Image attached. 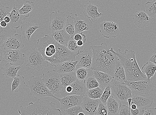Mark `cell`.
I'll return each mask as SVG.
<instances>
[{"mask_svg":"<svg viewBox=\"0 0 156 115\" xmlns=\"http://www.w3.org/2000/svg\"><path fill=\"white\" fill-rule=\"evenodd\" d=\"M145 112V109L137 108L135 110L130 109V115H143Z\"/></svg>","mask_w":156,"mask_h":115,"instance_id":"obj_47","label":"cell"},{"mask_svg":"<svg viewBox=\"0 0 156 115\" xmlns=\"http://www.w3.org/2000/svg\"><path fill=\"white\" fill-rule=\"evenodd\" d=\"M84 10L83 13L91 20L93 23H95L103 15V14L99 13V6L93 4L90 1L84 6Z\"/></svg>","mask_w":156,"mask_h":115,"instance_id":"obj_18","label":"cell"},{"mask_svg":"<svg viewBox=\"0 0 156 115\" xmlns=\"http://www.w3.org/2000/svg\"><path fill=\"white\" fill-rule=\"evenodd\" d=\"M42 77L47 87L52 94H59L62 89L59 74L55 70H52L43 74Z\"/></svg>","mask_w":156,"mask_h":115,"instance_id":"obj_9","label":"cell"},{"mask_svg":"<svg viewBox=\"0 0 156 115\" xmlns=\"http://www.w3.org/2000/svg\"><path fill=\"white\" fill-rule=\"evenodd\" d=\"M121 104L111 96L107 103L108 115H119Z\"/></svg>","mask_w":156,"mask_h":115,"instance_id":"obj_27","label":"cell"},{"mask_svg":"<svg viewBox=\"0 0 156 115\" xmlns=\"http://www.w3.org/2000/svg\"><path fill=\"white\" fill-rule=\"evenodd\" d=\"M9 9L8 7H5L3 5L0 6V21H3L5 17L9 16Z\"/></svg>","mask_w":156,"mask_h":115,"instance_id":"obj_45","label":"cell"},{"mask_svg":"<svg viewBox=\"0 0 156 115\" xmlns=\"http://www.w3.org/2000/svg\"><path fill=\"white\" fill-rule=\"evenodd\" d=\"M4 42V40H3L1 38H0V61H1L3 59L2 54L4 50H3V48L4 49L3 47V44Z\"/></svg>","mask_w":156,"mask_h":115,"instance_id":"obj_49","label":"cell"},{"mask_svg":"<svg viewBox=\"0 0 156 115\" xmlns=\"http://www.w3.org/2000/svg\"><path fill=\"white\" fill-rule=\"evenodd\" d=\"M108 113L107 104L101 102L96 114L99 115H108Z\"/></svg>","mask_w":156,"mask_h":115,"instance_id":"obj_44","label":"cell"},{"mask_svg":"<svg viewBox=\"0 0 156 115\" xmlns=\"http://www.w3.org/2000/svg\"><path fill=\"white\" fill-rule=\"evenodd\" d=\"M26 87L30 90V95L38 98L51 97L58 100L60 98L54 96L47 87L42 76L32 75L27 82Z\"/></svg>","mask_w":156,"mask_h":115,"instance_id":"obj_5","label":"cell"},{"mask_svg":"<svg viewBox=\"0 0 156 115\" xmlns=\"http://www.w3.org/2000/svg\"><path fill=\"white\" fill-rule=\"evenodd\" d=\"M86 36L87 35L83 34V33H76L73 37L76 41L83 40L85 44L87 40Z\"/></svg>","mask_w":156,"mask_h":115,"instance_id":"obj_46","label":"cell"},{"mask_svg":"<svg viewBox=\"0 0 156 115\" xmlns=\"http://www.w3.org/2000/svg\"><path fill=\"white\" fill-rule=\"evenodd\" d=\"M144 6L146 8V12L151 18L156 17V0L148 2L145 3Z\"/></svg>","mask_w":156,"mask_h":115,"instance_id":"obj_36","label":"cell"},{"mask_svg":"<svg viewBox=\"0 0 156 115\" xmlns=\"http://www.w3.org/2000/svg\"><path fill=\"white\" fill-rule=\"evenodd\" d=\"M130 109L135 110L137 108V106L135 104H131L130 106Z\"/></svg>","mask_w":156,"mask_h":115,"instance_id":"obj_54","label":"cell"},{"mask_svg":"<svg viewBox=\"0 0 156 115\" xmlns=\"http://www.w3.org/2000/svg\"><path fill=\"white\" fill-rule=\"evenodd\" d=\"M93 52L92 49H84L80 52L77 57L76 71L80 68H92Z\"/></svg>","mask_w":156,"mask_h":115,"instance_id":"obj_14","label":"cell"},{"mask_svg":"<svg viewBox=\"0 0 156 115\" xmlns=\"http://www.w3.org/2000/svg\"><path fill=\"white\" fill-rule=\"evenodd\" d=\"M18 111L20 115H63L61 110L56 108L55 104L48 100L38 99L26 107L20 106Z\"/></svg>","mask_w":156,"mask_h":115,"instance_id":"obj_4","label":"cell"},{"mask_svg":"<svg viewBox=\"0 0 156 115\" xmlns=\"http://www.w3.org/2000/svg\"><path fill=\"white\" fill-rule=\"evenodd\" d=\"M16 31L9 24L5 28L0 26V38L4 41L7 38L11 37L16 33Z\"/></svg>","mask_w":156,"mask_h":115,"instance_id":"obj_34","label":"cell"},{"mask_svg":"<svg viewBox=\"0 0 156 115\" xmlns=\"http://www.w3.org/2000/svg\"><path fill=\"white\" fill-rule=\"evenodd\" d=\"M66 16V14L63 11L51 12L49 16L50 30L54 32L63 30L67 21Z\"/></svg>","mask_w":156,"mask_h":115,"instance_id":"obj_11","label":"cell"},{"mask_svg":"<svg viewBox=\"0 0 156 115\" xmlns=\"http://www.w3.org/2000/svg\"><path fill=\"white\" fill-rule=\"evenodd\" d=\"M110 51L119 58L125 69L127 81L135 82L147 79L146 75L143 74L138 64L135 51L126 49L123 53L119 49L115 52L112 47Z\"/></svg>","mask_w":156,"mask_h":115,"instance_id":"obj_3","label":"cell"},{"mask_svg":"<svg viewBox=\"0 0 156 115\" xmlns=\"http://www.w3.org/2000/svg\"><path fill=\"white\" fill-rule=\"evenodd\" d=\"M77 45L80 47H84V43L83 40H79L77 41Z\"/></svg>","mask_w":156,"mask_h":115,"instance_id":"obj_51","label":"cell"},{"mask_svg":"<svg viewBox=\"0 0 156 115\" xmlns=\"http://www.w3.org/2000/svg\"><path fill=\"white\" fill-rule=\"evenodd\" d=\"M104 90V89L99 87L92 89H88L85 95L92 99H100Z\"/></svg>","mask_w":156,"mask_h":115,"instance_id":"obj_38","label":"cell"},{"mask_svg":"<svg viewBox=\"0 0 156 115\" xmlns=\"http://www.w3.org/2000/svg\"><path fill=\"white\" fill-rule=\"evenodd\" d=\"M88 90L85 82L77 79L71 85L62 89L60 93L63 97L72 95L84 96Z\"/></svg>","mask_w":156,"mask_h":115,"instance_id":"obj_10","label":"cell"},{"mask_svg":"<svg viewBox=\"0 0 156 115\" xmlns=\"http://www.w3.org/2000/svg\"><path fill=\"white\" fill-rule=\"evenodd\" d=\"M8 24L6 23L4 20L1 21L0 23V26L3 27L5 28L8 26Z\"/></svg>","mask_w":156,"mask_h":115,"instance_id":"obj_52","label":"cell"},{"mask_svg":"<svg viewBox=\"0 0 156 115\" xmlns=\"http://www.w3.org/2000/svg\"><path fill=\"white\" fill-rule=\"evenodd\" d=\"M143 115H156V108H148L145 109Z\"/></svg>","mask_w":156,"mask_h":115,"instance_id":"obj_48","label":"cell"},{"mask_svg":"<svg viewBox=\"0 0 156 115\" xmlns=\"http://www.w3.org/2000/svg\"><path fill=\"white\" fill-rule=\"evenodd\" d=\"M34 7V2L30 1L25 2L23 5L19 10L20 13L25 17H30V13L32 11Z\"/></svg>","mask_w":156,"mask_h":115,"instance_id":"obj_35","label":"cell"},{"mask_svg":"<svg viewBox=\"0 0 156 115\" xmlns=\"http://www.w3.org/2000/svg\"><path fill=\"white\" fill-rule=\"evenodd\" d=\"M112 96L121 105L129 106L128 99L132 98L131 89L124 82L114 80L111 85Z\"/></svg>","mask_w":156,"mask_h":115,"instance_id":"obj_6","label":"cell"},{"mask_svg":"<svg viewBox=\"0 0 156 115\" xmlns=\"http://www.w3.org/2000/svg\"><path fill=\"white\" fill-rule=\"evenodd\" d=\"M98 28L103 37L107 38L117 37L120 33L118 24L110 21H105L99 23Z\"/></svg>","mask_w":156,"mask_h":115,"instance_id":"obj_12","label":"cell"},{"mask_svg":"<svg viewBox=\"0 0 156 115\" xmlns=\"http://www.w3.org/2000/svg\"><path fill=\"white\" fill-rule=\"evenodd\" d=\"M93 73L100 86L104 89L108 86L111 85L114 80V77L103 72L93 70Z\"/></svg>","mask_w":156,"mask_h":115,"instance_id":"obj_22","label":"cell"},{"mask_svg":"<svg viewBox=\"0 0 156 115\" xmlns=\"http://www.w3.org/2000/svg\"><path fill=\"white\" fill-rule=\"evenodd\" d=\"M64 111L67 115H78L81 112H85L81 106H75Z\"/></svg>","mask_w":156,"mask_h":115,"instance_id":"obj_42","label":"cell"},{"mask_svg":"<svg viewBox=\"0 0 156 115\" xmlns=\"http://www.w3.org/2000/svg\"><path fill=\"white\" fill-rule=\"evenodd\" d=\"M86 114H85V112H81L80 113H79L78 115H86Z\"/></svg>","mask_w":156,"mask_h":115,"instance_id":"obj_55","label":"cell"},{"mask_svg":"<svg viewBox=\"0 0 156 115\" xmlns=\"http://www.w3.org/2000/svg\"><path fill=\"white\" fill-rule=\"evenodd\" d=\"M40 27L37 24L27 22L21 26V31L23 37L30 41L31 35Z\"/></svg>","mask_w":156,"mask_h":115,"instance_id":"obj_25","label":"cell"},{"mask_svg":"<svg viewBox=\"0 0 156 115\" xmlns=\"http://www.w3.org/2000/svg\"><path fill=\"white\" fill-rule=\"evenodd\" d=\"M84 96L72 95L64 97L58 100L60 103V110H65L77 106H81Z\"/></svg>","mask_w":156,"mask_h":115,"instance_id":"obj_15","label":"cell"},{"mask_svg":"<svg viewBox=\"0 0 156 115\" xmlns=\"http://www.w3.org/2000/svg\"><path fill=\"white\" fill-rule=\"evenodd\" d=\"M27 64L26 66L30 67L34 70L41 71L44 68L49 66V62L42 56L38 49L32 48L27 53Z\"/></svg>","mask_w":156,"mask_h":115,"instance_id":"obj_7","label":"cell"},{"mask_svg":"<svg viewBox=\"0 0 156 115\" xmlns=\"http://www.w3.org/2000/svg\"><path fill=\"white\" fill-rule=\"evenodd\" d=\"M133 23L138 27L143 28L151 24V18L145 11H137L133 15Z\"/></svg>","mask_w":156,"mask_h":115,"instance_id":"obj_20","label":"cell"},{"mask_svg":"<svg viewBox=\"0 0 156 115\" xmlns=\"http://www.w3.org/2000/svg\"><path fill=\"white\" fill-rule=\"evenodd\" d=\"M74 25L76 33H83V32L88 30L93 27L92 21L85 15L78 16L75 14Z\"/></svg>","mask_w":156,"mask_h":115,"instance_id":"obj_16","label":"cell"},{"mask_svg":"<svg viewBox=\"0 0 156 115\" xmlns=\"http://www.w3.org/2000/svg\"><path fill=\"white\" fill-rule=\"evenodd\" d=\"M86 87L88 90L92 89L99 87L98 82L94 76L89 78L85 81Z\"/></svg>","mask_w":156,"mask_h":115,"instance_id":"obj_40","label":"cell"},{"mask_svg":"<svg viewBox=\"0 0 156 115\" xmlns=\"http://www.w3.org/2000/svg\"><path fill=\"white\" fill-rule=\"evenodd\" d=\"M78 79L81 82H85L87 79L94 76L92 68H80L76 71Z\"/></svg>","mask_w":156,"mask_h":115,"instance_id":"obj_31","label":"cell"},{"mask_svg":"<svg viewBox=\"0 0 156 115\" xmlns=\"http://www.w3.org/2000/svg\"><path fill=\"white\" fill-rule=\"evenodd\" d=\"M19 9L17 7L14 5L13 8L10 13L9 16L10 18L11 21L9 24L14 28H19L23 24V21L26 19V17L24 16L21 15L20 13Z\"/></svg>","mask_w":156,"mask_h":115,"instance_id":"obj_23","label":"cell"},{"mask_svg":"<svg viewBox=\"0 0 156 115\" xmlns=\"http://www.w3.org/2000/svg\"><path fill=\"white\" fill-rule=\"evenodd\" d=\"M25 84L24 77L20 75L14 78V80L12 84V92L17 93L21 86Z\"/></svg>","mask_w":156,"mask_h":115,"instance_id":"obj_37","label":"cell"},{"mask_svg":"<svg viewBox=\"0 0 156 115\" xmlns=\"http://www.w3.org/2000/svg\"><path fill=\"white\" fill-rule=\"evenodd\" d=\"M131 103L135 104L139 108L145 109L150 108L154 103L151 96H147L144 95H132Z\"/></svg>","mask_w":156,"mask_h":115,"instance_id":"obj_21","label":"cell"},{"mask_svg":"<svg viewBox=\"0 0 156 115\" xmlns=\"http://www.w3.org/2000/svg\"><path fill=\"white\" fill-rule=\"evenodd\" d=\"M89 48L93 52L92 69L114 77L116 64L119 60L118 57L110 51L106 42L102 43L100 46L91 45Z\"/></svg>","mask_w":156,"mask_h":115,"instance_id":"obj_2","label":"cell"},{"mask_svg":"<svg viewBox=\"0 0 156 115\" xmlns=\"http://www.w3.org/2000/svg\"><path fill=\"white\" fill-rule=\"evenodd\" d=\"M37 45L43 57L52 66L56 67L66 61H75L77 55L66 46L59 44L51 34H46L44 37L39 39Z\"/></svg>","mask_w":156,"mask_h":115,"instance_id":"obj_1","label":"cell"},{"mask_svg":"<svg viewBox=\"0 0 156 115\" xmlns=\"http://www.w3.org/2000/svg\"><path fill=\"white\" fill-rule=\"evenodd\" d=\"M132 100V98H129L128 99L129 106L125 105H121L119 109V115H130V106Z\"/></svg>","mask_w":156,"mask_h":115,"instance_id":"obj_41","label":"cell"},{"mask_svg":"<svg viewBox=\"0 0 156 115\" xmlns=\"http://www.w3.org/2000/svg\"><path fill=\"white\" fill-rule=\"evenodd\" d=\"M149 61L154 63L156 65V52L152 54L149 59Z\"/></svg>","mask_w":156,"mask_h":115,"instance_id":"obj_50","label":"cell"},{"mask_svg":"<svg viewBox=\"0 0 156 115\" xmlns=\"http://www.w3.org/2000/svg\"><path fill=\"white\" fill-rule=\"evenodd\" d=\"M66 46L70 51L77 55H78L80 50L84 47L78 46L77 44V41L74 40L73 37H71Z\"/></svg>","mask_w":156,"mask_h":115,"instance_id":"obj_39","label":"cell"},{"mask_svg":"<svg viewBox=\"0 0 156 115\" xmlns=\"http://www.w3.org/2000/svg\"><path fill=\"white\" fill-rule=\"evenodd\" d=\"M52 37L60 44L66 46L71 37L63 29L59 31L53 32Z\"/></svg>","mask_w":156,"mask_h":115,"instance_id":"obj_26","label":"cell"},{"mask_svg":"<svg viewBox=\"0 0 156 115\" xmlns=\"http://www.w3.org/2000/svg\"><path fill=\"white\" fill-rule=\"evenodd\" d=\"M125 83L131 89L132 95H137L148 94L154 91L155 87L151 79L135 82L126 81Z\"/></svg>","mask_w":156,"mask_h":115,"instance_id":"obj_8","label":"cell"},{"mask_svg":"<svg viewBox=\"0 0 156 115\" xmlns=\"http://www.w3.org/2000/svg\"><path fill=\"white\" fill-rule=\"evenodd\" d=\"M62 88L71 85L78 79L76 71L72 72L59 74Z\"/></svg>","mask_w":156,"mask_h":115,"instance_id":"obj_29","label":"cell"},{"mask_svg":"<svg viewBox=\"0 0 156 115\" xmlns=\"http://www.w3.org/2000/svg\"><path fill=\"white\" fill-rule=\"evenodd\" d=\"M75 19V17H72L70 16H68L64 28V29L71 36V37H73L76 34L74 25Z\"/></svg>","mask_w":156,"mask_h":115,"instance_id":"obj_33","label":"cell"},{"mask_svg":"<svg viewBox=\"0 0 156 115\" xmlns=\"http://www.w3.org/2000/svg\"><path fill=\"white\" fill-rule=\"evenodd\" d=\"M78 1H80V0H78Z\"/></svg>","mask_w":156,"mask_h":115,"instance_id":"obj_58","label":"cell"},{"mask_svg":"<svg viewBox=\"0 0 156 115\" xmlns=\"http://www.w3.org/2000/svg\"><path fill=\"white\" fill-rule=\"evenodd\" d=\"M3 61L16 66H20L24 62L25 55L20 50H7L3 52Z\"/></svg>","mask_w":156,"mask_h":115,"instance_id":"obj_13","label":"cell"},{"mask_svg":"<svg viewBox=\"0 0 156 115\" xmlns=\"http://www.w3.org/2000/svg\"><path fill=\"white\" fill-rule=\"evenodd\" d=\"M3 20H4L6 23L9 24L10 23L11 19L9 16H7L5 17Z\"/></svg>","mask_w":156,"mask_h":115,"instance_id":"obj_53","label":"cell"},{"mask_svg":"<svg viewBox=\"0 0 156 115\" xmlns=\"http://www.w3.org/2000/svg\"><path fill=\"white\" fill-rule=\"evenodd\" d=\"M78 61H66L59 64L55 67V70L59 74H64L76 71Z\"/></svg>","mask_w":156,"mask_h":115,"instance_id":"obj_24","label":"cell"},{"mask_svg":"<svg viewBox=\"0 0 156 115\" xmlns=\"http://www.w3.org/2000/svg\"><path fill=\"white\" fill-rule=\"evenodd\" d=\"M21 68V66H13L8 63L5 67L1 68L3 71L2 75L7 78H14L17 76L18 71Z\"/></svg>","mask_w":156,"mask_h":115,"instance_id":"obj_28","label":"cell"},{"mask_svg":"<svg viewBox=\"0 0 156 115\" xmlns=\"http://www.w3.org/2000/svg\"><path fill=\"white\" fill-rule=\"evenodd\" d=\"M101 102L100 99H92L85 95L81 106L86 114L95 115Z\"/></svg>","mask_w":156,"mask_h":115,"instance_id":"obj_17","label":"cell"},{"mask_svg":"<svg viewBox=\"0 0 156 115\" xmlns=\"http://www.w3.org/2000/svg\"><path fill=\"white\" fill-rule=\"evenodd\" d=\"M95 115H98V114H95Z\"/></svg>","mask_w":156,"mask_h":115,"instance_id":"obj_56","label":"cell"},{"mask_svg":"<svg viewBox=\"0 0 156 115\" xmlns=\"http://www.w3.org/2000/svg\"><path fill=\"white\" fill-rule=\"evenodd\" d=\"M141 71L147 77V79L150 80L154 76L156 71V65L154 63L149 61L144 64Z\"/></svg>","mask_w":156,"mask_h":115,"instance_id":"obj_32","label":"cell"},{"mask_svg":"<svg viewBox=\"0 0 156 115\" xmlns=\"http://www.w3.org/2000/svg\"><path fill=\"white\" fill-rule=\"evenodd\" d=\"M114 77V80L124 82L127 81L125 69L121 64L120 60H118L116 64Z\"/></svg>","mask_w":156,"mask_h":115,"instance_id":"obj_30","label":"cell"},{"mask_svg":"<svg viewBox=\"0 0 156 115\" xmlns=\"http://www.w3.org/2000/svg\"><path fill=\"white\" fill-rule=\"evenodd\" d=\"M86 115H89L86 114Z\"/></svg>","mask_w":156,"mask_h":115,"instance_id":"obj_57","label":"cell"},{"mask_svg":"<svg viewBox=\"0 0 156 115\" xmlns=\"http://www.w3.org/2000/svg\"><path fill=\"white\" fill-rule=\"evenodd\" d=\"M21 36L16 34L5 39L3 44L5 50H20L24 47Z\"/></svg>","mask_w":156,"mask_h":115,"instance_id":"obj_19","label":"cell"},{"mask_svg":"<svg viewBox=\"0 0 156 115\" xmlns=\"http://www.w3.org/2000/svg\"><path fill=\"white\" fill-rule=\"evenodd\" d=\"M112 90L110 85H108L104 89V92L100 98L101 102L107 104L108 100L112 95Z\"/></svg>","mask_w":156,"mask_h":115,"instance_id":"obj_43","label":"cell"}]
</instances>
